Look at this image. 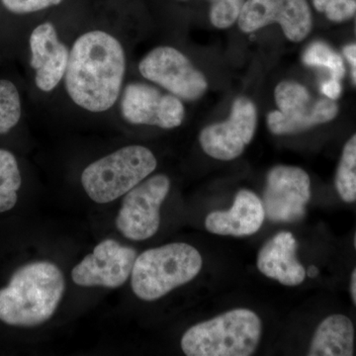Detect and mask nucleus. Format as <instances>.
<instances>
[{"label": "nucleus", "instance_id": "f257e3e1", "mask_svg": "<svg viewBox=\"0 0 356 356\" xmlns=\"http://www.w3.org/2000/svg\"><path fill=\"white\" fill-rule=\"evenodd\" d=\"M125 72L120 42L107 32H88L76 39L70 51L65 89L77 106L100 113L118 100Z\"/></svg>", "mask_w": 356, "mask_h": 356}, {"label": "nucleus", "instance_id": "f03ea898", "mask_svg": "<svg viewBox=\"0 0 356 356\" xmlns=\"http://www.w3.org/2000/svg\"><path fill=\"white\" fill-rule=\"evenodd\" d=\"M64 292V275L55 264H25L0 290V321L15 327L43 324L57 310Z\"/></svg>", "mask_w": 356, "mask_h": 356}, {"label": "nucleus", "instance_id": "7ed1b4c3", "mask_svg": "<svg viewBox=\"0 0 356 356\" xmlns=\"http://www.w3.org/2000/svg\"><path fill=\"white\" fill-rule=\"evenodd\" d=\"M261 334V320L254 311L235 309L187 330L181 348L188 356H250Z\"/></svg>", "mask_w": 356, "mask_h": 356}, {"label": "nucleus", "instance_id": "20e7f679", "mask_svg": "<svg viewBox=\"0 0 356 356\" xmlns=\"http://www.w3.org/2000/svg\"><path fill=\"white\" fill-rule=\"evenodd\" d=\"M202 266L200 252L188 243H172L151 248L136 259L131 286L140 299L154 301L191 282Z\"/></svg>", "mask_w": 356, "mask_h": 356}, {"label": "nucleus", "instance_id": "39448f33", "mask_svg": "<svg viewBox=\"0 0 356 356\" xmlns=\"http://www.w3.org/2000/svg\"><path fill=\"white\" fill-rule=\"evenodd\" d=\"M156 165L147 147L132 145L90 163L81 175V184L91 200L109 203L137 186Z\"/></svg>", "mask_w": 356, "mask_h": 356}, {"label": "nucleus", "instance_id": "423d86ee", "mask_svg": "<svg viewBox=\"0 0 356 356\" xmlns=\"http://www.w3.org/2000/svg\"><path fill=\"white\" fill-rule=\"evenodd\" d=\"M278 110L267 115V126L274 135H289L334 120L339 106L334 100L315 102L305 86L295 81H282L276 86Z\"/></svg>", "mask_w": 356, "mask_h": 356}, {"label": "nucleus", "instance_id": "0eeeda50", "mask_svg": "<svg viewBox=\"0 0 356 356\" xmlns=\"http://www.w3.org/2000/svg\"><path fill=\"white\" fill-rule=\"evenodd\" d=\"M140 74L168 92L186 102L205 95L208 81L189 58L172 47L161 46L149 51L139 64Z\"/></svg>", "mask_w": 356, "mask_h": 356}, {"label": "nucleus", "instance_id": "6e6552de", "mask_svg": "<svg viewBox=\"0 0 356 356\" xmlns=\"http://www.w3.org/2000/svg\"><path fill=\"white\" fill-rule=\"evenodd\" d=\"M170 189V178L154 175L126 193L116 218V227L132 241H145L159 231L161 204Z\"/></svg>", "mask_w": 356, "mask_h": 356}, {"label": "nucleus", "instance_id": "1a4fd4ad", "mask_svg": "<svg viewBox=\"0 0 356 356\" xmlns=\"http://www.w3.org/2000/svg\"><path fill=\"white\" fill-rule=\"evenodd\" d=\"M310 199V177L302 168L276 165L267 173L261 201L266 217L270 221H300L305 217Z\"/></svg>", "mask_w": 356, "mask_h": 356}, {"label": "nucleus", "instance_id": "9d476101", "mask_svg": "<svg viewBox=\"0 0 356 356\" xmlns=\"http://www.w3.org/2000/svg\"><path fill=\"white\" fill-rule=\"evenodd\" d=\"M257 125L254 103L247 97H238L233 103L228 120L204 128L199 135V143L211 158L233 161L254 139Z\"/></svg>", "mask_w": 356, "mask_h": 356}, {"label": "nucleus", "instance_id": "9b49d317", "mask_svg": "<svg viewBox=\"0 0 356 356\" xmlns=\"http://www.w3.org/2000/svg\"><path fill=\"white\" fill-rule=\"evenodd\" d=\"M120 107L123 118L133 125L175 129L179 127L184 120L185 109L181 99L144 83H130L126 86Z\"/></svg>", "mask_w": 356, "mask_h": 356}, {"label": "nucleus", "instance_id": "f8f14e48", "mask_svg": "<svg viewBox=\"0 0 356 356\" xmlns=\"http://www.w3.org/2000/svg\"><path fill=\"white\" fill-rule=\"evenodd\" d=\"M278 23L288 40L303 41L310 34L313 20L307 0H245L238 24L243 33H252Z\"/></svg>", "mask_w": 356, "mask_h": 356}, {"label": "nucleus", "instance_id": "ddd939ff", "mask_svg": "<svg viewBox=\"0 0 356 356\" xmlns=\"http://www.w3.org/2000/svg\"><path fill=\"white\" fill-rule=\"evenodd\" d=\"M136 259L137 252L133 248L108 238L74 267L72 280L83 287H120L130 277Z\"/></svg>", "mask_w": 356, "mask_h": 356}, {"label": "nucleus", "instance_id": "4468645a", "mask_svg": "<svg viewBox=\"0 0 356 356\" xmlns=\"http://www.w3.org/2000/svg\"><path fill=\"white\" fill-rule=\"evenodd\" d=\"M32 69L35 70V83L40 90L50 92L62 81L67 72L70 51L60 41L57 30L46 22L33 30L29 40Z\"/></svg>", "mask_w": 356, "mask_h": 356}, {"label": "nucleus", "instance_id": "2eb2a0df", "mask_svg": "<svg viewBox=\"0 0 356 356\" xmlns=\"http://www.w3.org/2000/svg\"><path fill=\"white\" fill-rule=\"evenodd\" d=\"M266 213L261 199L254 192L242 189L236 194L228 211H214L205 220V227L215 235L245 236L259 231Z\"/></svg>", "mask_w": 356, "mask_h": 356}, {"label": "nucleus", "instance_id": "dca6fc26", "mask_svg": "<svg viewBox=\"0 0 356 356\" xmlns=\"http://www.w3.org/2000/svg\"><path fill=\"white\" fill-rule=\"evenodd\" d=\"M297 248L298 243L291 233L276 234L259 250L257 268L285 286H298L305 280L306 270L297 259Z\"/></svg>", "mask_w": 356, "mask_h": 356}, {"label": "nucleus", "instance_id": "f3484780", "mask_svg": "<svg viewBox=\"0 0 356 356\" xmlns=\"http://www.w3.org/2000/svg\"><path fill=\"white\" fill-rule=\"evenodd\" d=\"M355 353V327L341 314L325 318L316 330L308 355L351 356Z\"/></svg>", "mask_w": 356, "mask_h": 356}, {"label": "nucleus", "instance_id": "a211bd4d", "mask_svg": "<svg viewBox=\"0 0 356 356\" xmlns=\"http://www.w3.org/2000/svg\"><path fill=\"white\" fill-rule=\"evenodd\" d=\"M22 184L19 166L10 152L0 149V213L13 209Z\"/></svg>", "mask_w": 356, "mask_h": 356}, {"label": "nucleus", "instance_id": "6ab92c4d", "mask_svg": "<svg viewBox=\"0 0 356 356\" xmlns=\"http://www.w3.org/2000/svg\"><path fill=\"white\" fill-rule=\"evenodd\" d=\"M334 184L344 202L356 201V133L344 145L337 166Z\"/></svg>", "mask_w": 356, "mask_h": 356}, {"label": "nucleus", "instance_id": "aec40b11", "mask_svg": "<svg viewBox=\"0 0 356 356\" xmlns=\"http://www.w3.org/2000/svg\"><path fill=\"white\" fill-rule=\"evenodd\" d=\"M21 117V100L15 84L0 79V135L17 125Z\"/></svg>", "mask_w": 356, "mask_h": 356}, {"label": "nucleus", "instance_id": "412c9836", "mask_svg": "<svg viewBox=\"0 0 356 356\" xmlns=\"http://www.w3.org/2000/svg\"><path fill=\"white\" fill-rule=\"evenodd\" d=\"M303 62L310 67H327L332 79L339 81L346 74L343 58L323 42H314L307 48L303 55Z\"/></svg>", "mask_w": 356, "mask_h": 356}, {"label": "nucleus", "instance_id": "4be33fe9", "mask_svg": "<svg viewBox=\"0 0 356 356\" xmlns=\"http://www.w3.org/2000/svg\"><path fill=\"white\" fill-rule=\"evenodd\" d=\"M245 0H213L210 20L218 29H227L240 17Z\"/></svg>", "mask_w": 356, "mask_h": 356}, {"label": "nucleus", "instance_id": "5701e85b", "mask_svg": "<svg viewBox=\"0 0 356 356\" xmlns=\"http://www.w3.org/2000/svg\"><path fill=\"white\" fill-rule=\"evenodd\" d=\"M313 4L332 22H344L356 13V0H313Z\"/></svg>", "mask_w": 356, "mask_h": 356}, {"label": "nucleus", "instance_id": "b1692460", "mask_svg": "<svg viewBox=\"0 0 356 356\" xmlns=\"http://www.w3.org/2000/svg\"><path fill=\"white\" fill-rule=\"evenodd\" d=\"M1 1L7 10L10 13L28 14L58 6L64 0H1Z\"/></svg>", "mask_w": 356, "mask_h": 356}, {"label": "nucleus", "instance_id": "393cba45", "mask_svg": "<svg viewBox=\"0 0 356 356\" xmlns=\"http://www.w3.org/2000/svg\"><path fill=\"white\" fill-rule=\"evenodd\" d=\"M321 91L329 99H337L341 95V84L339 79H331L322 83Z\"/></svg>", "mask_w": 356, "mask_h": 356}, {"label": "nucleus", "instance_id": "a878e982", "mask_svg": "<svg viewBox=\"0 0 356 356\" xmlns=\"http://www.w3.org/2000/svg\"><path fill=\"white\" fill-rule=\"evenodd\" d=\"M343 56L353 67H356V44H348L343 50Z\"/></svg>", "mask_w": 356, "mask_h": 356}, {"label": "nucleus", "instance_id": "bb28decb", "mask_svg": "<svg viewBox=\"0 0 356 356\" xmlns=\"http://www.w3.org/2000/svg\"><path fill=\"white\" fill-rule=\"evenodd\" d=\"M350 294L351 298H353V303L356 306V267L351 274L350 278Z\"/></svg>", "mask_w": 356, "mask_h": 356}, {"label": "nucleus", "instance_id": "cd10ccee", "mask_svg": "<svg viewBox=\"0 0 356 356\" xmlns=\"http://www.w3.org/2000/svg\"><path fill=\"white\" fill-rule=\"evenodd\" d=\"M318 273L317 267L312 266L309 267L308 273H306V274H308L309 277L313 278L318 275Z\"/></svg>", "mask_w": 356, "mask_h": 356}, {"label": "nucleus", "instance_id": "c85d7f7f", "mask_svg": "<svg viewBox=\"0 0 356 356\" xmlns=\"http://www.w3.org/2000/svg\"><path fill=\"white\" fill-rule=\"evenodd\" d=\"M353 81H355V83L356 84V67H353Z\"/></svg>", "mask_w": 356, "mask_h": 356}, {"label": "nucleus", "instance_id": "c756f323", "mask_svg": "<svg viewBox=\"0 0 356 356\" xmlns=\"http://www.w3.org/2000/svg\"><path fill=\"white\" fill-rule=\"evenodd\" d=\"M355 248L356 250V232H355Z\"/></svg>", "mask_w": 356, "mask_h": 356}, {"label": "nucleus", "instance_id": "7c9ffc66", "mask_svg": "<svg viewBox=\"0 0 356 356\" xmlns=\"http://www.w3.org/2000/svg\"><path fill=\"white\" fill-rule=\"evenodd\" d=\"M355 33H356V20H355Z\"/></svg>", "mask_w": 356, "mask_h": 356}]
</instances>
